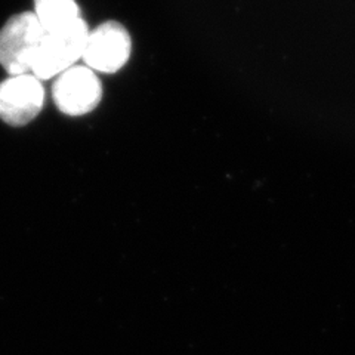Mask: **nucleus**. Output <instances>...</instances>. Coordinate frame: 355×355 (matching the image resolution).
I'll use <instances>...</instances> for the list:
<instances>
[{
	"instance_id": "7ed1b4c3",
	"label": "nucleus",
	"mask_w": 355,
	"mask_h": 355,
	"mask_svg": "<svg viewBox=\"0 0 355 355\" xmlns=\"http://www.w3.org/2000/svg\"><path fill=\"white\" fill-rule=\"evenodd\" d=\"M132 53L129 31L116 21H107L89 31L83 61L89 69L113 74L123 69Z\"/></svg>"
},
{
	"instance_id": "f257e3e1",
	"label": "nucleus",
	"mask_w": 355,
	"mask_h": 355,
	"mask_svg": "<svg viewBox=\"0 0 355 355\" xmlns=\"http://www.w3.org/2000/svg\"><path fill=\"white\" fill-rule=\"evenodd\" d=\"M46 36L35 12H21L0 30V64L10 76L28 74Z\"/></svg>"
},
{
	"instance_id": "423d86ee",
	"label": "nucleus",
	"mask_w": 355,
	"mask_h": 355,
	"mask_svg": "<svg viewBox=\"0 0 355 355\" xmlns=\"http://www.w3.org/2000/svg\"><path fill=\"white\" fill-rule=\"evenodd\" d=\"M35 14L46 33L65 28L80 18L76 0H35Z\"/></svg>"
},
{
	"instance_id": "f03ea898",
	"label": "nucleus",
	"mask_w": 355,
	"mask_h": 355,
	"mask_svg": "<svg viewBox=\"0 0 355 355\" xmlns=\"http://www.w3.org/2000/svg\"><path fill=\"white\" fill-rule=\"evenodd\" d=\"M87 36L89 28L82 17L65 28L46 33L31 67L33 76L42 82L69 70L83 57Z\"/></svg>"
},
{
	"instance_id": "20e7f679",
	"label": "nucleus",
	"mask_w": 355,
	"mask_h": 355,
	"mask_svg": "<svg viewBox=\"0 0 355 355\" xmlns=\"http://www.w3.org/2000/svg\"><path fill=\"white\" fill-rule=\"evenodd\" d=\"M52 96L61 113L73 117L83 116L101 103V80L89 67H70L55 80Z\"/></svg>"
},
{
	"instance_id": "39448f33",
	"label": "nucleus",
	"mask_w": 355,
	"mask_h": 355,
	"mask_svg": "<svg viewBox=\"0 0 355 355\" xmlns=\"http://www.w3.org/2000/svg\"><path fill=\"white\" fill-rule=\"evenodd\" d=\"M44 87L33 74L10 76L0 83V119L10 126H24L40 113Z\"/></svg>"
}]
</instances>
